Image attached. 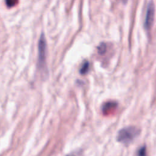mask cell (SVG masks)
<instances>
[{"instance_id":"cell-7","label":"cell","mask_w":156,"mask_h":156,"mask_svg":"<svg viewBox=\"0 0 156 156\" xmlns=\"http://www.w3.org/2000/svg\"><path fill=\"white\" fill-rule=\"evenodd\" d=\"M106 50V45L104 43L101 44L100 46H99L98 47V51H99V52L101 53V54H103L105 52Z\"/></svg>"},{"instance_id":"cell-4","label":"cell","mask_w":156,"mask_h":156,"mask_svg":"<svg viewBox=\"0 0 156 156\" xmlns=\"http://www.w3.org/2000/svg\"><path fill=\"white\" fill-rule=\"evenodd\" d=\"M88 69H89V63L88 62L85 61L83 63V64L82 65V66L80 68V73L82 74H84L88 72Z\"/></svg>"},{"instance_id":"cell-6","label":"cell","mask_w":156,"mask_h":156,"mask_svg":"<svg viewBox=\"0 0 156 156\" xmlns=\"http://www.w3.org/2000/svg\"><path fill=\"white\" fill-rule=\"evenodd\" d=\"M146 147L144 146L142 147L139 149L138 152V156H146Z\"/></svg>"},{"instance_id":"cell-2","label":"cell","mask_w":156,"mask_h":156,"mask_svg":"<svg viewBox=\"0 0 156 156\" xmlns=\"http://www.w3.org/2000/svg\"><path fill=\"white\" fill-rule=\"evenodd\" d=\"M46 42L44 35L42 34L38 40V62L40 67H43L46 62Z\"/></svg>"},{"instance_id":"cell-5","label":"cell","mask_w":156,"mask_h":156,"mask_svg":"<svg viewBox=\"0 0 156 156\" xmlns=\"http://www.w3.org/2000/svg\"><path fill=\"white\" fill-rule=\"evenodd\" d=\"M116 106V104L114 103V102H107L106 103L104 107H103V111L104 112H108L109 109L112 108H115Z\"/></svg>"},{"instance_id":"cell-3","label":"cell","mask_w":156,"mask_h":156,"mask_svg":"<svg viewBox=\"0 0 156 156\" xmlns=\"http://www.w3.org/2000/svg\"><path fill=\"white\" fill-rule=\"evenodd\" d=\"M154 14H155L154 5L152 2H150L148 4V6L146 10V16H145V20H144V23L145 29H149L151 27L154 20Z\"/></svg>"},{"instance_id":"cell-1","label":"cell","mask_w":156,"mask_h":156,"mask_svg":"<svg viewBox=\"0 0 156 156\" xmlns=\"http://www.w3.org/2000/svg\"><path fill=\"white\" fill-rule=\"evenodd\" d=\"M140 133V130L136 127L129 126L121 129L118 133L116 140L125 144L131 143Z\"/></svg>"},{"instance_id":"cell-8","label":"cell","mask_w":156,"mask_h":156,"mask_svg":"<svg viewBox=\"0 0 156 156\" xmlns=\"http://www.w3.org/2000/svg\"><path fill=\"white\" fill-rule=\"evenodd\" d=\"M16 2V0H6V2L9 4L10 6H12L14 5L15 2Z\"/></svg>"}]
</instances>
